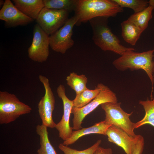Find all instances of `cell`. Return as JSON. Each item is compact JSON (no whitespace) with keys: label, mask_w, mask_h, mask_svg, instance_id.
I'll return each instance as SVG.
<instances>
[{"label":"cell","mask_w":154,"mask_h":154,"mask_svg":"<svg viewBox=\"0 0 154 154\" xmlns=\"http://www.w3.org/2000/svg\"><path fill=\"white\" fill-rule=\"evenodd\" d=\"M123 11L114 0H78L74 11L79 25L97 17H114Z\"/></svg>","instance_id":"6da1fadb"},{"label":"cell","mask_w":154,"mask_h":154,"mask_svg":"<svg viewBox=\"0 0 154 154\" xmlns=\"http://www.w3.org/2000/svg\"><path fill=\"white\" fill-rule=\"evenodd\" d=\"M108 18L99 17L89 21L94 44L103 50L111 51L121 56L127 51L135 50L133 48L126 47L120 43L119 40L108 25Z\"/></svg>","instance_id":"7a4b0ae2"},{"label":"cell","mask_w":154,"mask_h":154,"mask_svg":"<svg viewBox=\"0 0 154 154\" xmlns=\"http://www.w3.org/2000/svg\"><path fill=\"white\" fill-rule=\"evenodd\" d=\"M130 50L125 52L113 61V65L118 70L124 71L128 69L133 71L139 69L144 70L153 84L154 48L139 53Z\"/></svg>","instance_id":"3957f363"},{"label":"cell","mask_w":154,"mask_h":154,"mask_svg":"<svg viewBox=\"0 0 154 154\" xmlns=\"http://www.w3.org/2000/svg\"><path fill=\"white\" fill-rule=\"evenodd\" d=\"M32 108L20 101L14 94L0 91V124L15 121L21 115L30 113Z\"/></svg>","instance_id":"277c9868"},{"label":"cell","mask_w":154,"mask_h":154,"mask_svg":"<svg viewBox=\"0 0 154 154\" xmlns=\"http://www.w3.org/2000/svg\"><path fill=\"white\" fill-rule=\"evenodd\" d=\"M120 102H108L102 104L101 108L104 111L105 118L104 120L107 124L113 125L123 130L130 136L135 137V123L129 118L133 112L128 113L121 107Z\"/></svg>","instance_id":"5b68a950"},{"label":"cell","mask_w":154,"mask_h":154,"mask_svg":"<svg viewBox=\"0 0 154 154\" xmlns=\"http://www.w3.org/2000/svg\"><path fill=\"white\" fill-rule=\"evenodd\" d=\"M116 94L107 86L102 84L100 91L93 100L85 106L80 108H72L71 113L74 115L72 119L73 129L82 128V121L85 117L102 104L108 102H117Z\"/></svg>","instance_id":"8992f818"},{"label":"cell","mask_w":154,"mask_h":154,"mask_svg":"<svg viewBox=\"0 0 154 154\" xmlns=\"http://www.w3.org/2000/svg\"><path fill=\"white\" fill-rule=\"evenodd\" d=\"M78 20L75 15L68 19L62 27L50 35V46L53 51L64 54L74 45L73 29Z\"/></svg>","instance_id":"52a82bcc"},{"label":"cell","mask_w":154,"mask_h":154,"mask_svg":"<svg viewBox=\"0 0 154 154\" xmlns=\"http://www.w3.org/2000/svg\"><path fill=\"white\" fill-rule=\"evenodd\" d=\"M38 78L43 85L45 90L44 95L38 104V112L42 121V124L47 127L55 128L56 124L54 122L52 117L55 99L49 80L46 76L41 75H39Z\"/></svg>","instance_id":"ba28073f"},{"label":"cell","mask_w":154,"mask_h":154,"mask_svg":"<svg viewBox=\"0 0 154 154\" xmlns=\"http://www.w3.org/2000/svg\"><path fill=\"white\" fill-rule=\"evenodd\" d=\"M49 36L37 23L35 25L32 42L28 50V57L32 60L42 63L47 60L49 54Z\"/></svg>","instance_id":"9c48e42d"},{"label":"cell","mask_w":154,"mask_h":154,"mask_svg":"<svg viewBox=\"0 0 154 154\" xmlns=\"http://www.w3.org/2000/svg\"><path fill=\"white\" fill-rule=\"evenodd\" d=\"M69 13L65 10L49 9L44 7L36 20L40 27L50 35L64 25L68 19Z\"/></svg>","instance_id":"30bf717a"},{"label":"cell","mask_w":154,"mask_h":154,"mask_svg":"<svg viewBox=\"0 0 154 154\" xmlns=\"http://www.w3.org/2000/svg\"><path fill=\"white\" fill-rule=\"evenodd\" d=\"M56 92L63 102V114L61 120L56 124L55 128L59 132V137L64 141L70 137L73 131L72 127L70 126V119L73 102L66 96L63 85L60 84L58 86Z\"/></svg>","instance_id":"8fae6325"},{"label":"cell","mask_w":154,"mask_h":154,"mask_svg":"<svg viewBox=\"0 0 154 154\" xmlns=\"http://www.w3.org/2000/svg\"><path fill=\"white\" fill-rule=\"evenodd\" d=\"M0 19L5 21L7 28L26 25L34 21L23 14L10 0L5 1L0 10Z\"/></svg>","instance_id":"7c38bea8"},{"label":"cell","mask_w":154,"mask_h":154,"mask_svg":"<svg viewBox=\"0 0 154 154\" xmlns=\"http://www.w3.org/2000/svg\"><path fill=\"white\" fill-rule=\"evenodd\" d=\"M106 135L109 141L121 147L126 154H132L141 135L132 137L118 127L111 125L107 129Z\"/></svg>","instance_id":"4fadbf2b"},{"label":"cell","mask_w":154,"mask_h":154,"mask_svg":"<svg viewBox=\"0 0 154 154\" xmlns=\"http://www.w3.org/2000/svg\"><path fill=\"white\" fill-rule=\"evenodd\" d=\"M111 125L106 123L104 120L96 123L91 127L73 131L70 137L64 141L62 143L68 146L73 144L83 136L91 134H99L106 135V132Z\"/></svg>","instance_id":"5bb4252c"},{"label":"cell","mask_w":154,"mask_h":154,"mask_svg":"<svg viewBox=\"0 0 154 154\" xmlns=\"http://www.w3.org/2000/svg\"><path fill=\"white\" fill-rule=\"evenodd\" d=\"M14 5L23 14L36 20L44 7L42 0H13Z\"/></svg>","instance_id":"9a60e30c"},{"label":"cell","mask_w":154,"mask_h":154,"mask_svg":"<svg viewBox=\"0 0 154 154\" xmlns=\"http://www.w3.org/2000/svg\"><path fill=\"white\" fill-rule=\"evenodd\" d=\"M47 128L42 124L36 127V131L39 136L40 144L37 154H57L49 140Z\"/></svg>","instance_id":"2e32d148"},{"label":"cell","mask_w":154,"mask_h":154,"mask_svg":"<svg viewBox=\"0 0 154 154\" xmlns=\"http://www.w3.org/2000/svg\"><path fill=\"white\" fill-rule=\"evenodd\" d=\"M153 9L149 5L143 11L132 15L127 20L143 32L148 27L149 22L152 18Z\"/></svg>","instance_id":"e0dca14e"},{"label":"cell","mask_w":154,"mask_h":154,"mask_svg":"<svg viewBox=\"0 0 154 154\" xmlns=\"http://www.w3.org/2000/svg\"><path fill=\"white\" fill-rule=\"evenodd\" d=\"M121 25L124 40L130 44L135 45L143 32L127 20L122 22Z\"/></svg>","instance_id":"ac0fdd59"},{"label":"cell","mask_w":154,"mask_h":154,"mask_svg":"<svg viewBox=\"0 0 154 154\" xmlns=\"http://www.w3.org/2000/svg\"><path fill=\"white\" fill-rule=\"evenodd\" d=\"M102 83H99L94 90L87 88L80 94L76 95L73 100V107L77 108L82 107L90 103L95 98L100 92Z\"/></svg>","instance_id":"d6986e66"},{"label":"cell","mask_w":154,"mask_h":154,"mask_svg":"<svg viewBox=\"0 0 154 154\" xmlns=\"http://www.w3.org/2000/svg\"><path fill=\"white\" fill-rule=\"evenodd\" d=\"M139 103L143 107L145 114L141 120L135 123V128L146 124H150L154 127V98L145 101L139 100Z\"/></svg>","instance_id":"ffe728a7"},{"label":"cell","mask_w":154,"mask_h":154,"mask_svg":"<svg viewBox=\"0 0 154 154\" xmlns=\"http://www.w3.org/2000/svg\"><path fill=\"white\" fill-rule=\"evenodd\" d=\"M66 80L68 85L75 92L76 95L80 94L87 88L86 85L88 78L83 74L78 75L74 72H71L67 76Z\"/></svg>","instance_id":"44dd1931"},{"label":"cell","mask_w":154,"mask_h":154,"mask_svg":"<svg viewBox=\"0 0 154 154\" xmlns=\"http://www.w3.org/2000/svg\"><path fill=\"white\" fill-rule=\"evenodd\" d=\"M44 7L51 9L74 11L78 0H43Z\"/></svg>","instance_id":"7402d4cb"},{"label":"cell","mask_w":154,"mask_h":154,"mask_svg":"<svg viewBox=\"0 0 154 154\" xmlns=\"http://www.w3.org/2000/svg\"><path fill=\"white\" fill-rule=\"evenodd\" d=\"M121 7L130 8L134 13L141 11L149 6V1L145 0H114Z\"/></svg>","instance_id":"603a6c76"},{"label":"cell","mask_w":154,"mask_h":154,"mask_svg":"<svg viewBox=\"0 0 154 154\" xmlns=\"http://www.w3.org/2000/svg\"><path fill=\"white\" fill-rule=\"evenodd\" d=\"M102 142L101 139L98 140L96 142L90 147L84 150H78L60 143L58 147L64 154H94L100 146Z\"/></svg>","instance_id":"cb8c5ba5"},{"label":"cell","mask_w":154,"mask_h":154,"mask_svg":"<svg viewBox=\"0 0 154 154\" xmlns=\"http://www.w3.org/2000/svg\"><path fill=\"white\" fill-rule=\"evenodd\" d=\"M144 138L141 135L136 145L132 154H141L144 149Z\"/></svg>","instance_id":"d4e9b609"},{"label":"cell","mask_w":154,"mask_h":154,"mask_svg":"<svg viewBox=\"0 0 154 154\" xmlns=\"http://www.w3.org/2000/svg\"><path fill=\"white\" fill-rule=\"evenodd\" d=\"M112 149L111 148H104L99 146L94 154H112Z\"/></svg>","instance_id":"484cf974"},{"label":"cell","mask_w":154,"mask_h":154,"mask_svg":"<svg viewBox=\"0 0 154 154\" xmlns=\"http://www.w3.org/2000/svg\"><path fill=\"white\" fill-rule=\"evenodd\" d=\"M149 5L152 7L154 9V0L149 1Z\"/></svg>","instance_id":"4316f807"},{"label":"cell","mask_w":154,"mask_h":154,"mask_svg":"<svg viewBox=\"0 0 154 154\" xmlns=\"http://www.w3.org/2000/svg\"><path fill=\"white\" fill-rule=\"evenodd\" d=\"M5 3V1L3 0H0V6H3Z\"/></svg>","instance_id":"83f0119b"},{"label":"cell","mask_w":154,"mask_h":154,"mask_svg":"<svg viewBox=\"0 0 154 154\" xmlns=\"http://www.w3.org/2000/svg\"><path fill=\"white\" fill-rule=\"evenodd\" d=\"M153 84H154V71H153Z\"/></svg>","instance_id":"f1b7e54d"}]
</instances>
